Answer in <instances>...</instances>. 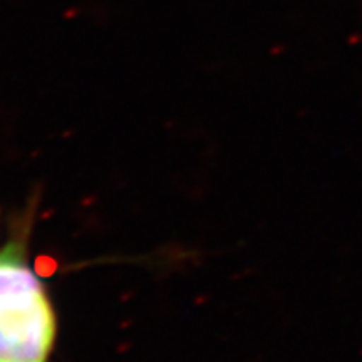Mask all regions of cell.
Returning a JSON list of instances; mask_svg holds the SVG:
<instances>
[{"label":"cell","mask_w":362,"mask_h":362,"mask_svg":"<svg viewBox=\"0 0 362 362\" xmlns=\"http://www.w3.org/2000/svg\"><path fill=\"white\" fill-rule=\"evenodd\" d=\"M57 317L42 279L27 257V242L13 235L0 248V362H49Z\"/></svg>","instance_id":"1"}]
</instances>
